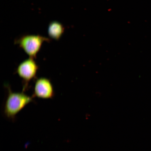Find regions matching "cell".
I'll list each match as a JSON object with an SVG mask.
<instances>
[{
	"label": "cell",
	"instance_id": "cell-1",
	"mask_svg": "<svg viewBox=\"0 0 151 151\" xmlns=\"http://www.w3.org/2000/svg\"><path fill=\"white\" fill-rule=\"evenodd\" d=\"M6 87L7 94L4 106V113L7 118L14 120L21 111L33 101L34 97L27 95L23 91L13 92L10 87Z\"/></svg>",
	"mask_w": 151,
	"mask_h": 151
},
{
	"label": "cell",
	"instance_id": "cell-2",
	"mask_svg": "<svg viewBox=\"0 0 151 151\" xmlns=\"http://www.w3.org/2000/svg\"><path fill=\"white\" fill-rule=\"evenodd\" d=\"M50 39L40 35H26L15 39L14 44L22 49L29 58L35 59L43 43L50 42Z\"/></svg>",
	"mask_w": 151,
	"mask_h": 151
},
{
	"label": "cell",
	"instance_id": "cell-3",
	"mask_svg": "<svg viewBox=\"0 0 151 151\" xmlns=\"http://www.w3.org/2000/svg\"><path fill=\"white\" fill-rule=\"evenodd\" d=\"M38 69V65L32 58H29L19 64L16 73L23 81V92L27 89L30 81L36 78Z\"/></svg>",
	"mask_w": 151,
	"mask_h": 151
},
{
	"label": "cell",
	"instance_id": "cell-4",
	"mask_svg": "<svg viewBox=\"0 0 151 151\" xmlns=\"http://www.w3.org/2000/svg\"><path fill=\"white\" fill-rule=\"evenodd\" d=\"M55 91L51 81L48 78L41 77L37 79L34 86L33 97L42 99L53 98Z\"/></svg>",
	"mask_w": 151,
	"mask_h": 151
},
{
	"label": "cell",
	"instance_id": "cell-5",
	"mask_svg": "<svg viewBox=\"0 0 151 151\" xmlns=\"http://www.w3.org/2000/svg\"><path fill=\"white\" fill-rule=\"evenodd\" d=\"M65 28L60 22L53 21L49 24L48 34L50 39L58 41L61 38L65 32Z\"/></svg>",
	"mask_w": 151,
	"mask_h": 151
}]
</instances>
